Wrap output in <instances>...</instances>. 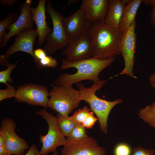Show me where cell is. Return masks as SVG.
<instances>
[{
	"label": "cell",
	"instance_id": "cell-1",
	"mask_svg": "<svg viewBox=\"0 0 155 155\" xmlns=\"http://www.w3.org/2000/svg\"><path fill=\"white\" fill-rule=\"evenodd\" d=\"M87 33L91 40L92 57L106 59L121 54L123 34L119 28L106 24L104 21L91 24Z\"/></svg>",
	"mask_w": 155,
	"mask_h": 155
},
{
	"label": "cell",
	"instance_id": "cell-2",
	"mask_svg": "<svg viewBox=\"0 0 155 155\" xmlns=\"http://www.w3.org/2000/svg\"><path fill=\"white\" fill-rule=\"evenodd\" d=\"M115 57L102 60L93 58L82 60L70 61L63 59L61 68L63 70L74 68L77 72L73 74L64 73L59 75L54 81L55 86H72V84L86 80L93 82L101 81L98 78L100 73L114 61Z\"/></svg>",
	"mask_w": 155,
	"mask_h": 155
},
{
	"label": "cell",
	"instance_id": "cell-3",
	"mask_svg": "<svg viewBox=\"0 0 155 155\" xmlns=\"http://www.w3.org/2000/svg\"><path fill=\"white\" fill-rule=\"evenodd\" d=\"M108 80L93 82L89 88L85 87L82 83L77 84L80 92V99L88 103L91 110L96 115L100 125V129L104 133H107V120L110 113L116 105L121 103L122 100L118 99L110 101L98 97L95 94Z\"/></svg>",
	"mask_w": 155,
	"mask_h": 155
},
{
	"label": "cell",
	"instance_id": "cell-4",
	"mask_svg": "<svg viewBox=\"0 0 155 155\" xmlns=\"http://www.w3.org/2000/svg\"><path fill=\"white\" fill-rule=\"evenodd\" d=\"M47 107L63 116H68L77 108L81 100L79 90L72 86L53 85L49 92Z\"/></svg>",
	"mask_w": 155,
	"mask_h": 155
},
{
	"label": "cell",
	"instance_id": "cell-5",
	"mask_svg": "<svg viewBox=\"0 0 155 155\" xmlns=\"http://www.w3.org/2000/svg\"><path fill=\"white\" fill-rule=\"evenodd\" d=\"M46 8L51 19L53 29L46 38L44 49L46 53L53 54L66 48L69 39L63 25V16L59 12L54 10L50 0L47 1Z\"/></svg>",
	"mask_w": 155,
	"mask_h": 155
},
{
	"label": "cell",
	"instance_id": "cell-6",
	"mask_svg": "<svg viewBox=\"0 0 155 155\" xmlns=\"http://www.w3.org/2000/svg\"><path fill=\"white\" fill-rule=\"evenodd\" d=\"M36 113L41 116L48 125L47 133L40 136V142L42 144L40 154L41 155H48L49 153L56 150L58 146L65 145L68 140L60 131L57 118L52 113H49L45 108L36 111Z\"/></svg>",
	"mask_w": 155,
	"mask_h": 155
},
{
	"label": "cell",
	"instance_id": "cell-7",
	"mask_svg": "<svg viewBox=\"0 0 155 155\" xmlns=\"http://www.w3.org/2000/svg\"><path fill=\"white\" fill-rule=\"evenodd\" d=\"M38 36L36 29L33 28L26 30L17 35L13 43L4 54L0 55V64L7 67L10 63L9 60L10 56L16 52L22 51L31 55L34 59L37 68L42 69L43 67L40 65V60L35 56L33 49Z\"/></svg>",
	"mask_w": 155,
	"mask_h": 155
},
{
	"label": "cell",
	"instance_id": "cell-8",
	"mask_svg": "<svg viewBox=\"0 0 155 155\" xmlns=\"http://www.w3.org/2000/svg\"><path fill=\"white\" fill-rule=\"evenodd\" d=\"M49 92L45 86L29 84L20 86L16 90L15 97L20 102L47 107Z\"/></svg>",
	"mask_w": 155,
	"mask_h": 155
},
{
	"label": "cell",
	"instance_id": "cell-9",
	"mask_svg": "<svg viewBox=\"0 0 155 155\" xmlns=\"http://www.w3.org/2000/svg\"><path fill=\"white\" fill-rule=\"evenodd\" d=\"M135 26L136 23L135 22L123 35L120 52L124 60L125 66L119 74L127 75L135 78H137L134 75L133 71L136 45Z\"/></svg>",
	"mask_w": 155,
	"mask_h": 155
},
{
	"label": "cell",
	"instance_id": "cell-10",
	"mask_svg": "<svg viewBox=\"0 0 155 155\" xmlns=\"http://www.w3.org/2000/svg\"><path fill=\"white\" fill-rule=\"evenodd\" d=\"M16 127L14 121L10 118H4L1 121L0 132L5 138L9 155H22L25 150L29 148L25 140L16 133Z\"/></svg>",
	"mask_w": 155,
	"mask_h": 155
},
{
	"label": "cell",
	"instance_id": "cell-11",
	"mask_svg": "<svg viewBox=\"0 0 155 155\" xmlns=\"http://www.w3.org/2000/svg\"><path fill=\"white\" fill-rule=\"evenodd\" d=\"M62 54L67 60L70 61L92 58L91 40L87 33L78 38L70 39Z\"/></svg>",
	"mask_w": 155,
	"mask_h": 155
},
{
	"label": "cell",
	"instance_id": "cell-12",
	"mask_svg": "<svg viewBox=\"0 0 155 155\" xmlns=\"http://www.w3.org/2000/svg\"><path fill=\"white\" fill-rule=\"evenodd\" d=\"M31 0H26L20 5V14L15 22L8 26L6 30L8 31L3 38L0 48L4 47L9 39L26 30L33 28L34 23L30 10Z\"/></svg>",
	"mask_w": 155,
	"mask_h": 155
},
{
	"label": "cell",
	"instance_id": "cell-13",
	"mask_svg": "<svg viewBox=\"0 0 155 155\" xmlns=\"http://www.w3.org/2000/svg\"><path fill=\"white\" fill-rule=\"evenodd\" d=\"M61 155H105L106 150L93 138L88 137L79 141L68 140L63 146Z\"/></svg>",
	"mask_w": 155,
	"mask_h": 155
},
{
	"label": "cell",
	"instance_id": "cell-14",
	"mask_svg": "<svg viewBox=\"0 0 155 155\" xmlns=\"http://www.w3.org/2000/svg\"><path fill=\"white\" fill-rule=\"evenodd\" d=\"M62 23L69 40L78 38L87 33L91 24L80 9L67 17H63Z\"/></svg>",
	"mask_w": 155,
	"mask_h": 155
},
{
	"label": "cell",
	"instance_id": "cell-15",
	"mask_svg": "<svg viewBox=\"0 0 155 155\" xmlns=\"http://www.w3.org/2000/svg\"><path fill=\"white\" fill-rule=\"evenodd\" d=\"M108 0H83L80 9L91 23L105 21L107 15Z\"/></svg>",
	"mask_w": 155,
	"mask_h": 155
},
{
	"label": "cell",
	"instance_id": "cell-16",
	"mask_svg": "<svg viewBox=\"0 0 155 155\" xmlns=\"http://www.w3.org/2000/svg\"><path fill=\"white\" fill-rule=\"evenodd\" d=\"M46 1V0H39L36 7L30 8L33 20L36 26L38 37V43L40 46L43 44L48 35L52 31L46 21L45 6Z\"/></svg>",
	"mask_w": 155,
	"mask_h": 155
},
{
	"label": "cell",
	"instance_id": "cell-17",
	"mask_svg": "<svg viewBox=\"0 0 155 155\" xmlns=\"http://www.w3.org/2000/svg\"><path fill=\"white\" fill-rule=\"evenodd\" d=\"M142 0H130L125 5L119 29L123 34L135 22L136 15Z\"/></svg>",
	"mask_w": 155,
	"mask_h": 155
},
{
	"label": "cell",
	"instance_id": "cell-18",
	"mask_svg": "<svg viewBox=\"0 0 155 155\" xmlns=\"http://www.w3.org/2000/svg\"><path fill=\"white\" fill-rule=\"evenodd\" d=\"M125 5L123 0H109L105 23L112 27L119 28Z\"/></svg>",
	"mask_w": 155,
	"mask_h": 155
},
{
	"label": "cell",
	"instance_id": "cell-19",
	"mask_svg": "<svg viewBox=\"0 0 155 155\" xmlns=\"http://www.w3.org/2000/svg\"><path fill=\"white\" fill-rule=\"evenodd\" d=\"M138 115L144 122L155 129V102L140 109Z\"/></svg>",
	"mask_w": 155,
	"mask_h": 155
},
{
	"label": "cell",
	"instance_id": "cell-20",
	"mask_svg": "<svg viewBox=\"0 0 155 155\" xmlns=\"http://www.w3.org/2000/svg\"><path fill=\"white\" fill-rule=\"evenodd\" d=\"M57 119L60 131L65 137H67L76 124L68 116H63L58 114Z\"/></svg>",
	"mask_w": 155,
	"mask_h": 155
},
{
	"label": "cell",
	"instance_id": "cell-21",
	"mask_svg": "<svg viewBox=\"0 0 155 155\" xmlns=\"http://www.w3.org/2000/svg\"><path fill=\"white\" fill-rule=\"evenodd\" d=\"M87 135L85 128L82 124H76L67 137V140L70 141H79L84 139Z\"/></svg>",
	"mask_w": 155,
	"mask_h": 155
},
{
	"label": "cell",
	"instance_id": "cell-22",
	"mask_svg": "<svg viewBox=\"0 0 155 155\" xmlns=\"http://www.w3.org/2000/svg\"><path fill=\"white\" fill-rule=\"evenodd\" d=\"M18 14L17 13H10L3 20H0V45L2 44L3 38L6 34L5 29L17 20L19 17Z\"/></svg>",
	"mask_w": 155,
	"mask_h": 155
},
{
	"label": "cell",
	"instance_id": "cell-23",
	"mask_svg": "<svg viewBox=\"0 0 155 155\" xmlns=\"http://www.w3.org/2000/svg\"><path fill=\"white\" fill-rule=\"evenodd\" d=\"M91 109L85 106L81 109L75 111L73 114L70 116L71 119L76 124H82L85 119L89 116Z\"/></svg>",
	"mask_w": 155,
	"mask_h": 155
},
{
	"label": "cell",
	"instance_id": "cell-24",
	"mask_svg": "<svg viewBox=\"0 0 155 155\" xmlns=\"http://www.w3.org/2000/svg\"><path fill=\"white\" fill-rule=\"evenodd\" d=\"M18 61L15 64H9L7 66V68L5 70L0 72V82L4 83L6 85L9 83L12 82L13 80L11 77V71L15 68Z\"/></svg>",
	"mask_w": 155,
	"mask_h": 155
},
{
	"label": "cell",
	"instance_id": "cell-25",
	"mask_svg": "<svg viewBox=\"0 0 155 155\" xmlns=\"http://www.w3.org/2000/svg\"><path fill=\"white\" fill-rule=\"evenodd\" d=\"M6 89L0 90V101L5 99L15 97L16 93V90L13 86L8 84L6 85Z\"/></svg>",
	"mask_w": 155,
	"mask_h": 155
},
{
	"label": "cell",
	"instance_id": "cell-26",
	"mask_svg": "<svg viewBox=\"0 0 155 155\" xmlns=\"http://www.w3.org/2000/svg\"><path fill=\"white\" fill-rule=\"evenodd\" d=\"M131 150L130 146L125 143L117 145L114 150V155H131Z\"/></svg>",
	"mask_w": 155,
	"mask_h": 155
},
{
	"label": "cell",
	"instance_id": "cell-27",
	"mask_svg": "<svg viewBox=\"0 0 155 155\" xmlns=\"http://www.w3.org/2000/svg\"><path fill=\"white\" fill-rule=\"evenodd\" d=\"M40 63L42 67L55 68L57 65V60L51 56L46 55L44 57L40 60Z\"/></svg>",
	"mask_w": 155,
	"mask_h": 155
},
{
	"label": "cell",
	"instance_id": "cell-28",
	"mask_svg": "<svg viewBox=\"0 0 155 155\" xmlns=\"http://www.w3.org/2000/svg\"><path fill=\"white\" fill-rule=\"evenodd\" d=\"M98 119L94 115V113L91 111L89 116L85 119L82 124L83 126L87 129L92 128Z\"/></svg>",
	"mask_w": 155,
	"mask_h": 155
},
{
	"label": "cell",
	"instance_id": "cell-29",
	"mask_svg": "<svg viewBox=\"0 0 155 155\" xmlns=\"http://www.w3.org/2000/svg\"><path fill=\"white\" fill-rule=\"evenodd\" d=\"M132 155H154L155 151L152 149L144 148L141 146L135 148Z\"/></svg>",
	"mask_w": 155,
	"mask_h": 155
},
{
	"label": "cell",
	"instance_id": "cell-30",
	"mask_svg": "<svg viewBox=\"0 0 155 155\" xmlns=\"http://www.w3.org/2000/svg\"><path fill=\"white\" fill-rule=\"evenodd\" d=\"M34 55L39 60L44 57L46 55L45 51L41 48H39L34 51Z\"/></svg>",
	"mask_w": 155,
	"mask_h": 155
},
{
	"label": "cell",
	"instance_id": "cell-31",
	"mask_svg": "<svg viewBox=\"0 0 155 155\" xmlns=\"http://www.w3.org/2000/svg\"><path fill=\"white\" fill-rule=\"evenodd\" d=\"M25 155H41L36 145L32 144Z\"/></svg>",
	"mask_w": 155,
	"mask_h": 155
},
{
	"label": "cell",
	"instance_id": "cell-32",
	"mask_svg": "<svg viewBox=\"0 0 155 155\" xmlns=\"http://www.w3.org/2000/svg\"><path fill=\"white\" fill-rule=\"evenodd\" d=\"M17 1V0H0V3L2 5H7L10 6L14 4Z\"/></svg>",
	"mask_w": 155,
	"mask_h": 155
},
{
	"label": "cell",
	"instance_id": "cell-33",
	"mask_svg": "<svg viewBox=\"0 0 155 155\" xmlns=\"http://www.w3.org/2000/svg\"><path fill=\"white\" fill-rule=\"evenodd\" d=\"M150 19L152 24L155 27V7H153L150 13Z\"/></svg>",
	"mask_w": 155,
	"mask_h": 155
},
{
	"label": "cell",
	"instance_id": "cell-34",
	"mask_svg": "<svg viewBox=\"0 0 155 155\" xmlns=\"http://www.w3.org/2000/svg\"><path fill=\"white\" fill-rule=\"evenodd\" d=\"M149 81L152 86L155 89V73L151 75L149 78Z\"/></svg>",
	"mask_w": 155,
	"mask_h": 155
},
{
	"label": "cell",
	"instance_id": "cell-35",
	"mask_svg": "<svg viewBox=\"0 0 155 155\" xmlns=\"http://www.w3.org/2000/svg\"><path fill=\"white\" fill-rule=\"evenodd\" d=\"M143 2L146 5L155 7V0H144Z\"/></svg>",
	"mask_w": 155,
	"mask_h": 155
},
{
	"label": "cell",
	"instance_id": "cell-36",
	"mask_svg": "<svg viewBox=\"0 0 155 155\" xmlns=\"http://www.w3.org/2000/svg\"><path fill=\"white\" fill-rule=\"evenodd\" d=\"M0 155H9L6 147H0Z\"/></svg>",
	"mask_w": 155,
	"mask_h": 155
},
{
	"label": "cell",
	"instance_id": "cell-37",
	"mask_svg": "<svg viewBox=\"0 0 155 155\" xmlns=\"http://www.w3.org/2000/svg\"><path fill=\"white\" fill-rule=\"evenodd\" d=\"M79 1L78 0H70L67 3V5H70L73 3L77 2Z\"/></svg>",
	"mask_w": 155,
	"mask_h": 155
},
{
	"label": "cell",
	"instance_id": "cell-38",
	"mask_svg": "<svg viewBox=\"0 0 155 155\" xmlns=\"http://www.w3.org/2000/svg\"><path fill=\"white\" fill-rule=\"evenodd\" d=\"M53 155H58L57 152V150H56L54 152H53Z\"/></svg>",
	"mask_w": 155,
	"mask_h": 155
}]
</instances>
